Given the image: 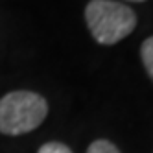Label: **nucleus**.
Instances as JSON below:
<instances>
[{
	"mask_svg": "<svg viewBox=\"0 0 153 153\" xmlns=\"http://www.w3.org/2000/svg\"><path fill=\"white\" fill-rule=\"evenodd\" d=\"M85 20L98 45H116L137 26V13L116 0H91L85 7Z\"/></svg>",
	"mask_w": 153,
	"mask_h": 153,
	"instance_id": "obj_1",
	"label": "nucleus"
},
{
	"mask_svg": "<svg viewBox=\"0 0 153 153\" xmlns=\"http://www.w3.org/2000/svg\"><path fill=\"white\" fill-rule=\"evenodd\" d=\"M48 114V103L33 91H11L0 98V133L17 137L37 129Z\"/></svg>",
	"mask_w": 153,
	"mask_h": 153,
	"instance_id": "obj_2",
	"label": "nucleus"
},
{
	"mask_svg": "<svg viewBox=\"0 0 153 153\" xmlns=\"http://www.w3.org/2000/svg\"><path fill=\"white\" fill-rule=\"evenodd\" d=\"M140 61H142V65H144L149 79L153 81V35L148 37L140 45Z\"/></svg>",
	"mask_w": 153,
	"mask_h": 153,
	"instance_id": "obj_3",
	"label": "nucleus"
},
{
	"mask_svg": "<svg viewBox=\"0 0 153 153\" xmlns=\"http://www.w3.org/2000/svg\"><path fill=\"white\" fill-rule=\"evenodd\" d=\"M87 153H120V149L113 144V142H109L105 138H100V140H94L89 146Z\"/></svg>",
	"mask_w": 153,
	"mask_h": 153,
	"instance_id": "obj_4",
	"label": "nucleus"
},
{
	"mask_svg": "<svg viewBox=\"0 0 153 153\" xmlns=\"http://www.w3.org/2000/svg\"><path fill=\"white\" fill-rule=\"evenodd\" d=\"M37 153H72V149L63 142H46L39 148Z\"/></svg>",
	"mask_w": 153,
	"mask_h": 153,
	"instance_id": "obj_5",
	"label": "nucleus"
},
{
	"mask_svg": "<svg viewBox=\"0 0 153 153\" xmlns=\"http://www.w3.org/2000/svg\"><path fill=\"white\" fill-rule=\"evenodd\" d=\"M127 2H146V0H127Z\"/></svg>",
	"mask_w": 153,
	"mask_h": 153,
	"instance_id": "obj_6",
	"label": "nucleus"
}]
</instances>
